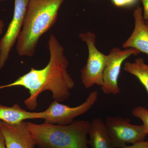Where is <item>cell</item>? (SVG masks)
<instances>
[{"label": "cell", "instance_id": "4", "mask_svg": "<svg viewBox=\"0 0 148 148\" xmlns=\"http://www.w3.org/2000/svg\"><path fill=\"white\" fill-rule=\"evenodd\" d=\"M105 123L113 148H121L127 144L145 141L148 135L143 124H131L129 118L108 116L106 118Z\"/></svg>", "mask_w": 148, "mask_h": 148}, {"label": "cell", "instance_id": "16", "mask_svg": "<svg viewBox=\"0 0 148 148\" xmlns=\"http://www.w3.org/2000/svg\"><path fill=\"white\" fill-rule=\"evenodd\" d=\"M121 148H148V141H143L132 144L131 146H126Z\"/></svg>", "mask_w": 148, "mask_h": 148}, {"label": "cell", "instance_id": "5", "mask_svg": "<svg viewBox=\"0 0 148 148\" xmlns=\"http://www.w3.org/2000/svg\"><path fill=\"white\" fill-rule=\"evenodd\" d=\"M79 38L87 45L88 53L86 64L81 70V79L83 84L86 88L95 84L101 86L107 55L101 53L96 47L94 33L90 31L81 33Z\"/></svg>", "mask_w": 148, "mask_h": 148}, {"label": "cell", "instance_id": "18", "mask_svg": "<svg viewBox=\"0 0 148 148\" xmlns=\"http://www.w3.org/2000/svg\"><path fill=\"white\" fill-rule=\"evenodd\" d=\"M0 148H6L4 138L1 131H0Z\"/></svg>", "mask_w": 148, "mask_h": 148}, {"label": "cell", "instance_id": "1", "mask_svg": "<svg viewBox=\"0 0 148 148\" xmlns=\"http://www.w3.org/2000/svg\"><path fill=\"white\" fill-rule=\"evenodd\" d=\"M48 43L50 59L44 68L37 70L32 68L14 82L0 86V90L18 86L29 90L30 96L24 100V104L30 110L36 108L38 97L44 91L49 90L54 101L62 102L69 99L70 91L75 86L73 79L67 71L69 62L64 56L63 46L52 34Z\"/></svg>", "mask_w": 148, "mask_h": 148}, {"label": "cell", "instance_id": "15", "mask_svg": "<svg viewBox=\"0 0 148 148\" xmlns=\"http://www.w3.org/2000/svg\"><path fill=\"white\" fill-rule=\"evenodd\" d=\"M138 0H112V2L117 7L129 6L135 4Z\"/></svg>", "mask_w": 148, "mask_h": 148}, {"label": "cell", "instance_id": "20", "mask_svg": "<svg viewBox=\"0 0 148 148\" xmlns=\"http://www.w3.org/2000/svg\"><path fill=\"white\" fill-rule=\"evenodd\" d=\"M5 1V0H0V1Z\"/></svg>", "mask_w": 148, "mask_h": 148}, {"label": "cell", "instance_id": "17", "mask_svg": "<svg viewBox=\"0 0 148 148\" xmlns=\"http://www.w3.org/2000/svg\"><path fill=\"white\" fill-rule=\"evenodd\" d=\"M143 6V18L146 20H148V0H141Z\"/></svg>", "mask_w": 148, "mask_h": 148}, {"label": "cell", "instance_id": "2", "mask_svg": "<svg viewBox=\"0 0 148 148\" xmlns=\"http://www.w3.org/2000/svg\"><path fill=\"white\" fill-rule=\"evenodd\" d=\"M65 0H31L16 50L20 56L34 55L40 38L55 24L58 10Z\"/></svg>", "mask_w": 148, "mask_h": 148}, {"label": "cell", "instance_id": "6", "mask_svg": "<svg viewBox=\"0 0 148 148\" xmlns=\"http://www.w3.org/2000/svg\"><path fill=\"white\" fill-rule=\"evenodd\" d=\"M98 96V91H92L84 102L75 107H71L54 101L45 110L44 123L59 125L71 124L75 118L87 112L94 106Z\"/></svg>", "mask_w": 148, "mask_h": 148}, {"label": "cell", "instance_id": "9", "mask_svg": "<svg viewBox=\"0 0 148 148\" xmlns=\"http://www.w3.org/2000/svg\"><path fill=\"white\" fill-rule=\"evenodd\" d=\"M0 131L3 135L6 148H35L37 145L25 121L14 124L0 120Z\"/></svg>", "mask_w": 148, "mask_h": 148}, {"label": "cell", "instance_id": "3", "mask_svg": "<svg viewBox=\"0 0 148 148\" xmlns=\"http://www.w3.org/2000/svg\"><path fill=\"white\" fill-rule=\"evenodd\" d=\"M39 148H88L87 135L90 122L74 121L68 125L26 122Z\"/></svg>", "mask_w": 148, "mask_h": 148}, {"label": "cell", "instance_id": "10", "mask_svg": "<svg viewBox=\"0 0 148 148\" xmlns=\"http://www.w3.org/2000/svg\"><path fill=\"white\" fill-rule=\"evenodd\" d=\"M133 16L135 27L129 38L122 45L124 49L133 48L148 55V20L143 18V9L138 6Z\"/></svg>", "mask_w": 148, "mask_h": 148}, {"label": "cell", "instance_id": "12", "mask_svg": "<svg viewBox=\"0 0 148 148\" xmlns=\"http://www.w3.org/2000/svg\"><path fill=\"white\" fill-rule=\"evenodd\" d=\"M88 144L92 148H113L107 132L105 122L95 118L90 122Z\"/></svg>", "mask_w": 148, "mask_h": 148}, {"label": "cell", "instance_id": "14", "mask_svg": "<svg viewBox=\"0 0 148 148\" xmlns=\"http://www.w3.org/2000/svg\"><path fill=\"white\" fill-rule=\"evenodd\" d=\"M132 114L143 121L148 135V109L143 106H137L132 110Z\"/></svg>", "mask_w": 148, "mask_h": 148}, {"label": "cell", "instance_id": "13", "mask_svg": "<svg viewBox=\"0 0 148 148\" xmlns=\"http://www.w3.org/2000/svg\"><path fill=\"white\" fill-rule=\"evenodd\" d=\"M123 70L136 77L144 86L148 93V64L145 63L143 58H137L133 63L125 62Z\"/></svg>", "mask_w": 148, "mask_h": 148}, {"label": "cell", "instance_id": "8", "mask_svg": "<svg viewBox=\"0 0 148 148\" xmlns=\"http://www.w3.org/2000/svg\"><path fill=\"white\" fill-rule=\"evenodd\" d=\"M30 1L14 0L13 17L5 34L0 40V70L5 65L11 51L17 41Z\"/></svg>", "mask_w": 148, "mask_h": 148}, {"label": "cell", "instance_id": "7", "mask_svg": "<svg viewBox=\"0 0 148 148\" xmlns=\"http://www.w3.org/2000/svg\"><path fill=\"white\" fill-rule=\"evenodd\" d=\"M140 52L133 48L122 50L119 48L112 49L107 55L106 67L103 75L101 90L104 94L116 95L120 93L118 84L121 69L125 60L132 55L137 56Z\"/></svg>", "mask_w": 148, "mask_h": 148}, {"label": "cell", "instance_id": "11", "mask_svg": "<svg viewBox=\"0 0 148 148\" xmlns=\"http://www.w3.org/2000/svg\"><path fill=\"white\" fill-rule=\"evenodd\" d=\"M45 115V111L28 112L17 103L11 107L0 104V120L10 124H18L27 119H44Z\"/></svg>", "mask_w": 148, "mask_h": 148}, {"label": "cell", "instance_id": "19", "mask_svg": "<svg viewBox=\"0 0 148 148\" xmlns=\"http://www.w3.org/2000/svg\"><path fill=\"white\" fill-rule=\"evenodd\" d=\"M5 27V24L3 21L0 20V36L3 34V30Z\"/></svg>", "mask_w": 148, "mask_h": 148}]
</instances>
